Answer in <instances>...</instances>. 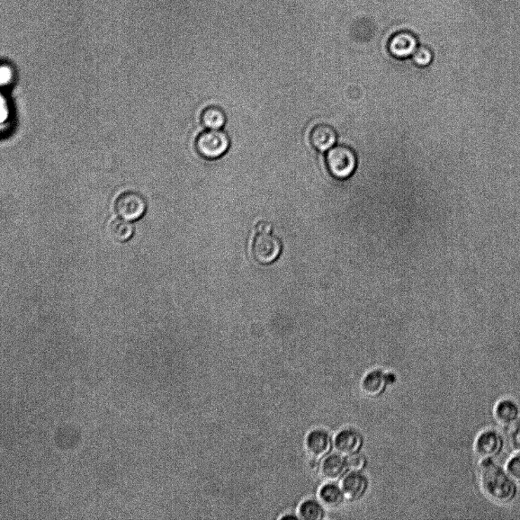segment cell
Segmentation results:
<instances>
[{"label": "cell", "mask_w": 520, "mask_h": 520, "mask_svg": "<svg viewBox=\"0 0 520 520\" xmlns=\"http://www.w3.org/2000/svg\"><path fill=\"white\" fill-rule=\"evenodd\" d=\"M282 251V241L272 233L271 224L265 221L258 222L249 246L251 257L260 265H271L279 258Z\"/></svg>", "instance_id": "obj_2"}, {"label": "cell", "mask_w": 520, "mask_h": 520, "mask_svg": "<svg viewBox=\"0 0 520 520\" xmlns=\"http://www.w3.org/2000/svg\"><path fill=\"white\" fill-rule=\"evenodd\" d=\"M281 519H285V520H289V519H300L299 515L294 514H286L280 518Z\"/></svg>", "instance_id": "obj_23"}, {"label": "cell", "mask_w": 520, "mask_h": 520, "mask_svg": "<svg viewBox=\"0 0 520 520\" xmlns=\"http://www.w3.org/2000/svg\"><path fill=\"white\" fill-rule=\"evenodd\" d=\"M507 439L510 449L520 454V420L510 425Z\"/></svg>", "instance_id": "obj_19"}, {"label": "cell", "mask_w": 520, "mask_h": 520, "mask_svg": "<svg viewBox=\"0 0 520 520\" xmlns=\"http://www.w3.org/2000/svg\"><path fill=\"white\" fill-rule=\"evenodd\" d=\"M479 477L483 492L496 503L507 504L515 498V483L491 460H482Z\"/></svg>", "instance_id": "obj_1"}, {"label": "cell", "mask_w": 520, "mask_h": 520, "mask_svg": "<svg viewBox=\"0 0 520 520\" xmlns=\"http://www.w3.org/2000/svg\"><path fill=\"white\" fill-rule=\"evenodd\" d=\"M495 416L500 425L510 426L519 416V408L512 401H500L495 408Z\"/></svg>", "instance_id": "obj_16"}, {"label": "cell", "mask_w": 520, "mask_h": 520, "mask_svg": "<svg viewBox=\"0 0 520 520\" xmlns=\"http://www.w3.org/2000/svg\"><path fill=\"white\" fill-rule=\"evenodd\" d=\"M507 469L510 477L520 482V454L509 461Z\"/></svg>", "instance_id": "obj_22"}, {"label": "cell", "mask_w": 520, "mask_h": 520, "mask_svg": "<svg viewBox=\"0 0 520 520\" xmlns=\"http://www.w3.org/2000/svg\"><path fill=\"white\" fill-rule=\"evenodd\" d=\"M305 446L310 459L319 462L330 455L334 447V441L328 430L318 428L308 434Z\"/></svg>", "instance_id": "obj_6"}, {"label": "cell", "mask_w": 520, "mask_h": 520, "mask_svg": "<svg viewBox=\"0 0 520 520\" xmlns=\"http://www.w3.org/2000/svg\"><path fill=\"white\" fill-rule=\"evenodd\" d=\"M347 460L349 472H362L366 467V457L361 453L347 457Z\"/></svg>", "instance_id": "obj_21"}, {"label": "cell", "mask_w": 520, "mask_h": 520, "mask_svg": "<svg viewBox=\"0 0 520 520\" xmlns=\"http://www.w3.org/2000/svg\"><path fill=\"white\" fill-rule=\"evenodd\" d=\"M349 472L346 457L339 453L328 455L319 465L321 477L326 482H337Z\"/></svg>", "instance_id": "obj_10"}, {"label": "cell", "mask_w": 520, "mask_h": 520, "mask_svg": "<svg viewBox=\"0 0 520 520\" xmlns=\"http://www.w3.org/2000/svg\"><path fill=\"white\" fill-rule=\"evenodd\" d=\"M111 236L120 243L128 241L133 234V227L130 221L123 219L113 220L109 226Z\"/></svg>", "instance_id": "obj_18"}, {"label": "cell", "mask_w": 520, "mask_h": 520, "mask_svg": "<svg viewBox=\"0 0 520 520\" xmlns=\"http://www.w3.org/2000/svg\"><path fill=\"white\" fill-rule=\"evenodd\" d=\"M364 444L363 435L353 428H346L336 435L334 447L336 452L347 457L361 453Z\"/></svg>", "instance_id": "obj_8"}, {"label": "cell", "mask_w": 520, "mask_h": 520, "mask_svg": "<svg viewBox=\"0 0 520 520\" xmlns=\"http://www.w3.org/2000/svg\"><path fill=\"white\" fill-rule=\"evenodd\" d=\"M329 173L338 180L351 178L357 167V157L353 149L346 146H335L326 154Z\"/></svg>", "instance_id": "obj_3"}, {"label": "cell", "mask_w": 520, "mask_h": 520, "mask_svg": "<svg viewBox=\"0 0 520 520\" xmlns=\"http://www.w3.org/2000/svg\"><path fill=\"white\" fill-rule=\"evenodd\" d=\"M326 507L320 500L307 499L304 500L298 509L300 519L321 520L326 516Z\"/></svg>", "instance_id": "obj_17"}, {"label": "cell", "mask_w": 520, "mask_h": 520, "mask_svg": "<svg viewBox=\"0 0 520 520\" xmlns=\"http://www.w3.org/2000/svg\"><path fill=\"white\" fill-rule=\"evenodd\" d=\"M370 482L363 472H349L342 479L340 487L345 499L351 502L361 500L368 491Z\"/></svg>", "instance_id": "obj_9"}, {"label": "cell", "mask_w": 520, "mask_h": 520, "mask_svg": "<svg viewBox=\"0 0 520 520\" xmlns=\"http://www.w3.org/2000/svg\"><path fill=\"white\" fill-rule=\"evenodd\" d=\"M411 58L414 64L420 67H428L434 59L432 52L425 47L418 48Z\"/></svg>", "instance_id": "obj_20"}, {"label": "cell", "mask_w": 520, "mask_h": 520, "mask_svg": "<svg viewBox=\"0 0 520 520\" xmlns=\"http://www.w3.org/2000/svg\"><path fill=\"white\" fill-rule=\"evenodd\" d=\"M389 49L394 58L406 59L413 56L418 49V42L413 35L401 33L391 40Z\"/></svg>", "instance_id": "obj_13"}, {"label": "cell", "mask_w": 520, "mask_h": 520, "mask_svg": "<svg viewBox=\"0 0 520 520\" xmlns=\"http://www.w3.org/2000/svg\"><path fill=\"white\" fill-rule=\"evenodd\" d=\"M201 120L206 129L218 131L225 126L227 115L220 107L210 106L203 111Z\"/></svg>", "instance_id": "obj_15"}, {"label": "cell", "mask_w": 520, "mask_h": 520, "mask_svg": "<svg viewBox=\"0 0 520 520\" xmlns=\"http://www.w3.org/2000/svg\"><path fill=\"white\" fill-rule=\"evenodd\" d=\"M321 503L328 509H337L342 506L345 499L344 492L336 482H326L319 492Z\"/></svg>", "instance_id": "obj_14"}, {"label": "cell", "mask_w": 520, "mask_h": 520, "mask_svg": "<svg viewBox=\"0 0 520 520\" xmlns=\"http://www.w3.org/2000/svg\"><path fill=\"white\" fill-rule=\"evenodd\" d=\"M503 447V439L494 430L481 433L475 441L474 451L481 460L495 458Z\"/></svg>", "instance_id": "obj_11"}, {"label": "cell", "mask_w": 520, "mask_h": 520, "mask_svg": "<svg viewBox=\"0 0 520 520\" xmlns=\"http://www.w3.org/2000/svg\"><path fill=\"white\" fill-rule=\"evenodd\" d=\"M337 140L335 130L328 124L317 125L310 133L311 145L321 152H328L335 147Z\"/></svg>", "instance_id": "obj_12"}, {"label": "cell", "mask_w": 520, "mask_h": 520, "mask_svg": "<svg viewBox=\"0 0 520 520\" xmlns=\"http://www.w3.org/2000/svg\"><path fill=\"white\" fill-rule=\"evenodd\" d=\"M229 147V138L221 130H208L202 133L196 141L197 152L203 158L209 160L221 158L227 154Z\"/></svg>", "instance_id": "obj_4"}, {"label": "cell", "mask_w": 520, "mask_h": 520, "mask_svg": "<svg viewBox=\"0 0 520 520\" xmlns=\"http://www.w3.org/2000/svg\"><path fill=\"white\" fill-rule=\"evenodd\" d=\"M396 380V376L393 373H385L380 369L373 370L364 376L361 389L366 396L379 398Z\"/></svg>", "instance_id": "obj_7"}, {"label": "cell", "mask_w": 520, "mask_h": 520, "mask_svg": "<svg viewBox=\"0 0 520 520\" xmlns=\"http://www.w3.org/2000/svg\"><path fill=\"white\" fill-rule=\"evenodd\" d=\"M114 209L120 218L130 222L136 221L145 215L147 202L145 197L139 193L126 192L116 199Z\"/></svg>", "instance_id": "obj_5"}]
</instances>
